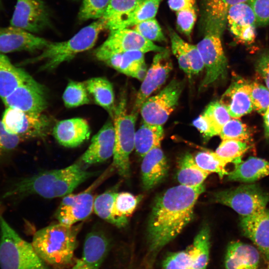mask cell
<instances>
[{
  "mask_svg": "<svg viewBox=\"0 0 269 269\" xmlns=\"http://www.w3.org/2000/svg\"><path fill=\"white\" fill-rule=\"evenodd\" d=\"M1 122L7 132L23 139L43 138L49 131L50 121L45 115L25 113L7 108Z\"/></svg>",
  "mask_w": 269,
  "mask_h": 269,
  "instance_id": "obj_12",
  "label": "cell"
},
{
  "mask_svg": "<svg viewBox=\"0 0 269 269\" xmlns=\"http://www.w3.org/2000/svg\"><path fill=\"white\" fill-rule=\"evenodd\" d=\"M227 25L239 42L249 45L254 42L257 26L256 19L247 2L235 4L229 9L227 16Z\"/></svg>",
  "mask_w": 269,
  "mask_h": 269,
  "instance_id": "obj_17",
  "label": "cell"
},
{
  "mask_svg": "<svg viewBox=\"0 0 269 269\" xmlns=\"http://www.w3.org/2000/svg\"><path fill=\"white\" fill-rule=\"evenodd\" d=\"M205 191L203 184L196 187H172L155 199L147 230L149 252H158L175 238L193 217L194 208Z\"/></svg>",
  "mask_w": 269,
  "mask_h": 269,
  "instance_id": "obj_1",
  "label": "cell"
},
{
  "mask_svg": "<svg viewBox=\"0 0 269 269\" xmlns=\"http://www.w3.org/2000/svg\"><path fill=\"white\" fill-rule=\"evenodd\" d=\"M164 136L162 126L144 123L135 132L134 148L141 157L160 145Z\"/></svg>",
  "mask_w": 269,
  "mask_h": 269,
  "instance_id": "obj_32",
  "label": "cell"
},
{
  "mask_svg": "<svg viewBox=\"0 0 269 269\" xmlns=\"http://www.w3.org/2000/svg\"><path fill=\"white\" fill-rule=\"evenodd\" d=\"M205 30L204 37L196 45L206 70L200 90L205 89L224 77L227 68V61L221 39L222 33L210 27H205Z\"/></svg>",
  "mask_w": 269,
  "mask_h": 269,
  "instance_id": "obj_8",
  "label": "cell"
},
{
  "mask_svg": "<svg viewBox=\"0 0 269 269\" xmlns=\"http://www.w3.org/2000/svg\"><path fill=\"white\" fill-rule=\"evenodd\" d=\"M202 114L210 125L214 135H219L223 127L231 119L227 109L218 101L210 103Z\"/></svg>",
  "mask_w": 269,
  "mask_h": 269,
  "instance_id": "obj_37",
  "label": "cell"
},
{
  "mask_svg": "<svg viewBox=\"0 0 269 269\" xmlns=\"http://www.w3.org/2000/svg\"><path fill=\"white\" fill-rule=\"evenodd\" d=\"M108 175L105 172L86 190L64 197L55 213L58 223L71 226L88 217L94 211L93 192Z\"/></svg>",
  "mask_w": 269,
  "mask_h": 269,
  "instance_id": "obj_11",
  "label": "cell"
},
{
  "mask_svg": "<svg viewBox=\"0 0 269 269\" xmlns=\"http://www.w3.org/2000/svg\"><path fill=\"white\" fill-rule=\"evenodd\" d=\"M195 7L176 12V22L181 31L187 36H190L196 20Z\"/></svg>",
  "mask_w": 269,
  "mask_h": 269,
  "instance_id": "obj_47",
  "label": "cell"
},
{
  "mask_svg": "<svg viewBox=\"0 0 269 269\" xmlns=\"http://www.w3.org/2000/svg\"><path fill=\"white\" fill-rule=\"evenodd\" d=\"M251 91V84L238 79L223 94L220 102L227 109L231 117L240 118L253 109Z\"/></svg>",
  "mask_w": 269,
  "mask_h": 269,
  "instance_id": "obj_21",
  "label": "cell"
},
{
  "mask_svg": "<svg viewBox=\"0 0 269 269\" xmlns=\"http://www.w3.org/2000/svg\"><path fill=\"white\" fill-rule=\"evenodd\" d=\"M194 159L201 168L210 174H218L220 178L229 173L226 168L229 163L219 157L215 152H199L195 155Z\"/></svg>",
  "mask_w": 269,
  "mask_h": 269,
  "instance_id": "obj_36",
  "label": "cell"
},
{
  "mask_svg": "<svg viewBox=\"0 0 269 269\" xmlns=\"http://www.w3.org/2000/svg\"><path fill=\"white\" fill-rule=\"evenodd\" d=\"M219 135L222 140L234 139L248 143L251 139L248 127L237 119L228 121L223 127Z\"/></svg>",
  "mask_w": 269,
  "mask_h": 269,
  "instance_id": "obj_40",
  "label": "cell"
},
{
  "mask_svg": "<svg viewBox=\"0 0 269 269\" xmlns=\"http://www.w3.org/2000/svg\"><path fill=\"white\" fill-rule=\"evenodd\" d=\"M162 0H143L127 20L124 28H129L142 21L154 18Z\"/></svg>",
  "mask_w": 269,
  "mask_h": 269,
  "instance_id": "obj_38",
  "label": "cell"
},
{
  "mask_svg": "<svg viewBox=\"0 0 269 269\" xmlns=\"http://www.w3.org/2000/svg\"><path fill=\"white\" fill-rule=\"evenodd\" d=\"M193 125L202 134L205 141L215 136L210 125L203 114L200 115L193 122Z\"/></svg>",
  "mask_w": 269,
  "mask_h": 269,
  "instance_id": "obj_50",
  "label": "cell"
},
{
  "mask_svg": "<svg viewBox=\"0 0 269 269\" xmlns=\"http://www.w3.org/2000/svg\"><path fill=\"white\" fill-rule=\"evenodd\" d=\"M172 68L168 50L154 56L137 93L133 111L137 113L143 103L165 83Z\"/></svg>",
  "mask_w": 269,
  "mask_h": 269,
  "instance_id": "obj_16",
  "label": "cell"
},
{
  "mask_svg": "<svg viewBox=\"0 0 269 269\" xmlns=\"http://www.w3.org/2000/svg\"><path fill=\"white\" fill-rule=\"evenodd\" d=\"M30 76L15 67L4 54L0 53V98L10 94Z\"/></svg>",
  "mask_w": 269,
  "mask_h": 269,
  "instance_id": "obj_29",
  "label": "cell"
},
{
  "mask_svg": "<svg viewBox=\"0 0 269 269\" xmlns=\"http://www.w3.org/2000/svg\"><path fill=\"white\" fill-rule=\"evenodd\" d=\"M169 8L176 12L195 7V0H168Z\"/></svg>",
  "mask_w": 269,
  "mask_h": 269,
  "instance_id": "obj_52",
  "label": "cell"
},
{
  "mask_svg": "<svg viewBox=\"0 0 269 269\" xmlns=\"http://www.w3.org/2000/svg\"><path fill=\"white\" fill-rule=\"evenodd\" d=\"M22 140L9 133L0 121V165L9 161Z\"/></svg>",
  "mask_w": 269,
  "mask_h": 269,
  "instance_id": "obj_41",
  "label": "cell"
},
{
  "mask_svg": "<svg viewBox=\"0 0 269 269\" xmlns=\"http://www.w3.org/2000/svg\"><path fill=\"white\" fill-rule=\"evenodd\" d=\"M98 173L84 169L79 163L61 169L42 171L15 181L7 189L3 197L20 199L30 195L47 199L64 197Z\"/></svg>",
  "mask_w": 269,
  "mask_h": 269,
  "instance_id": "obj_2",
  "label": "cell"
},
{
  "mask_svg": "<svg viewBox=\"0 0 269 269\" xmlns=\"http://www.w3.org/2000/svg\"><path fill=\"white\" fill-rule=\"evenodd\" d=\"M213 196L216 202L230 207L241 217L266 208L269 201V194L255 184H244L217 192Z\"/></svg>",
  "mask_w": 269,
  "mask_h": 269,
  "instance_id": "obj_7",
  "label": "cell"
},
{
  "mask_svg": "<svg viewBox=\"0 0 269 269\" xmlns=\"http://www.w3.org/2000/svg\"><path fill=\"white\" fill-rule=\"evenodd\" d=\"M269 175V162L262 158L250 157L235 166L227 178L231 181L253 183Z\"/></svg>",
  "mask_w": 269,
  "mask_h": 269,
  "instance_id": "obj_26",
  "label": "cell"
},
{
  "mask_svg": "<svg viewBox=\"0 0 269 269\" xmlns=\"http://www.w3.org/2000/svg\"><path fill=\"white\" fill-rule=\"evenodd\" d=\"M257 68L269 90V52H264L260 57Z\"/></svg>",
  "mask_w": 269,
  "mask_h": 269,
  "instance_id": "obj_51",
  "label": "cell"
},
{
  "mask_svg": "<svg viewBox=\"0 0 269 269\" xmlns=\"http://www.w3.org/2000/svg\"><path fill=\"white\" fill-rule=\"evenodd\" d=\"M96 50L107 52H125L130 51L162 52L164 48L155 44L134 29L124 28L110 31L105 41Z\"/></svg>",
  "mask_w": 269,
  "mask_h": 269,
  "instance_id": "obj_15",
  "label": "cell"
},
{
  "mask_svg": "<svg viewBox=\"0 0 269 269\" xmlns=\"http://www.w3.org/2000/svg\"><path fill=\"white\" fill-rule=\"evenodd\" d=\"M1 0H0V8H1Z\"/></svg>",
  "mask_w": 269,
  "mask_h": 269,
  "instance_id": "obj_55",
  "label": "cell"
},
{
  "mask_svg": "<svg viewBox=\"0 0 269 269\" xmlns=\"http://www.w3.org/2000/svg\"><path fill=\"white\" fill-rule=\"evenodd\" d=\"M209 174L197 164L190 153H185L179 159L176 176L180 185L198 186L203 184Z\"/></svg>",
  "mask_w": 269,
  "mask_h": 269,
  "instance_id": "obj_31",
  "label": "cell"
},
{
  "mask_svg": "<svg viewBox=\"0 0 269 269\" xmlns=\"http://www.w3.org/2000/svg\"><path fill=\"white\" fill-rule=\"evenodd\" d=\"M110 248L108 237L102 231H92L86 236L81 259L94 269H99Z\"/></svg>",
  "mask_w": 269,
  "mask_h": 269,
  "instance_id": "obj_25",
  "label": "cell"
},
{
  "mask_svg": "<svg viewBox=\"0 0 269 269\" xmlns=\"http://www.w3.org/2000/svg\"><path fill=\"white\" fill-rule=\"evenodd\" d=\"M267 269H269V265L268 266V268H267Z\"/></svg>",
  "mask_w": 269,
  "mask_h": 269,
  "instance_id": "obj_56",
  "label": "cell"
},
{
  "mask_svg": "<svg viewBox=\"0 0 269 269\" xmlns=\"http://www.w3.org/2000/svg\"><path fill=\"white\" fill-rule=\"evenodd\" d=\"M115 140L114 125L108 121L92 137L90 145L81 157V161L90 165L106 161L113 156Z\"/></svg>",
  "mask_w": 269,
  "mask_h": 269,
  "instance_id": "obj_20",
  "label": "cell"
},
{
  "mask_svg": "<svg viewBox=\"0 0 269 269\" xmlns=\"http://www.w3.org/2000/svg\"><path fill=\"white\" fill-rule=\"evenodd\" d=\"M248 142L234 140L223 139L215 153L220 158L235 166L241 163L242 157L249 149Z\"/></svg>",
  "mask_w": 269,
  "mask_h": 269,
  "instance_id": "obj_34",
  "label": "cell"
},
{
  "mask_svg": "<svg viewBox=\"0 0 269 269\" xmlns=\"http://www.w3.org/2000/svg\"><path fill=\"white\" fill-rule=\"evenodd\" d=\"M53 135L58 142L66 147H77L88 140L91 130L86 120L74 118L58 122L52 130Z\"/></svg>",
  "mask_w": 269,
  "mask_h": 269,
  "instance_id": "obj_22",
  "label": "cell"
},
{
  "mask_svg": "<svg viewBox=\"0 0 269 269\" xmlns=\"http://www.w3.org/2000/svg\"><path fill=\"white\" fill-rule=\"evenodd\" d=\"M240 227L244 235L269 261V210L265 208L253 215L241 217Z\"/></svg>",
  "mask_w": 269,
  "mask_h": 269,
  "instance_id": "obj_19",
  "label": "cell"
},
{
  "mask_svg": "<svg viewBox=\"0 0 269 269\" xmlns=\"http://www.w3.org/2000/svg\"><path fill=\"white\" fill-rule=\"evenodd\" d=\"M144 64V53L139 51H130L122 53L118 71L134 77L136 72Z\"/></svg>",
  "mask_w": 269,
  "mask_h": 269,
  "instance_id": "obj_42",
  "label": "cell"
},
{
  "mask_svg": "<svg viewBox=\"0 0 269 269\" xmlns=\"http://www.w3.org/2000/svg\"><path fill=\"white\" fill-rule=\"evenodd\" d=\"M10 24L37 33L50 26V14L43 0H16Z\"/></svg>",
  "mask_w": 269,
  "mask_h": 269,
  "instance_id": "obj_14",
  "label": "cell"
},
{
  "mask_svg": "<svg viewBox=\"0 0 269 269\" xmlns=\"http://www.w3.org/2000/svg\"><path fill=\"white\" fill-rule=\"evenodd\" d=\"M117 192L107 191L95 198L94 211L101 219L114 225L113 208Z\"/></svg>",
  "mask_w": 269,
  "mask_h": 269,
  "instance_id": "obj_39",
  "label": "cell"
},
{
  "mask_svg": "<svg viewBox=\"0 0 269 269\" xmlns=\"http://www.w3.org/2000/svg\"><path fill=\"white\" fill-rule=\"evenodd\" d=\"M169 32L172 51L178 60L180 68L191 78L192 73L183 46V40L172 29L169 28Z\"/></svg>",
  "mask_w": 269,
  "mask_h": 269,
  "instance_id": "obj_45",
  "label": "cell"
},
{
  "mask_svg": "<svg viewBox=\"0 0 269 269\" xmlns=\"http://www.w3.org/2000/svg\"><path fill=\"white\" fill-rule=\"evenodd\" d=\"M251 97L253 109L264 115L269 107V90L258 83L251 84Z\"/></svg>",
  "mask_w": 269,
  "mask_h": 269,
  "instance_id": "obj_46",
  "label": "cell"
},
{
  "mask_svg": "<svg viewBox=\"0 0 269 269\" xmlns=\"http://www.w3.org/2000/svg\"><path fill=\"white\" fill-rule=\"evenodd\" d=\"M111 0H83L79 13L78 18L81 21L102 18Z\"/></svg>",
  "mask_w": 269,
  "mask_h": 269,
  "instance_id": "obj_43",
  "label": "cell"
},
{
  "mask_svg": "<svg viewBox=\"0 0 269 269\" xmlns=\"http://www.w3.org/2000/svg\"><path fill=\"white\" fill-rule=\"evenodd\" d=\"M183 46L191 68L192 75L199 74L204 69V65L197 46L189 44L184 40Z\"/></svg>",
  "mask_w": 269,
  "mask_h": 269,
  "instance_id": "obj_49",
  "label": "cell"
},
{
  "mask_svg": "<svg viewBox=\"0 0 269 269\" xmlns=\"http://www.w3.org/2000/svg\"><path fill=\"white\" fill-rule=\"evenodd\" d=\"M184 87L183 81L173 79L157 95L147 98L139 109L143 122L164 124L177 106Z\"/></svg>",
  "mask_w": 269,
  "mask_h": 269,
  "instance_id": "obj_10",
  "label": "cell"
},
{
  "mask_svg": "<svg viewBox=\"0 0 269 269\" xmlns=\"http://www.w3.org/2000/svg\"><path fill=\"white\" fill-rule=\"evenodd\" d=\"M263 115L265 135L269 137V107Z\"/></svg>",
  "mask_w": 269,
  "mask_h": 269,
  "instance_id": "obj_53",
  "label": "cell"
},
{
  "mask_svg": "<svg viewBox=\"0 0 269 269\" xmlns=\"http://www.w3.org/2000/svg\"><path fill=\"white\" fill-rule=\"evenodd\" d=\"M84 83L96 104L106 110L113 118L116 106L112 83L104 77L92 78Z\"/></svg>",
  "mask_w": 269,
  "mask_h": 269,
  "instance_id": "obj_28",
  "label": "cell"
},
{
  "mask_svg": "<svg viewBox=\"0 0 269 269\" xmlns=\"http://www.w3.org/2000/svg\"><path fill=\"white\" fill-rule=\"evenodd\" d=\"M253 10L258 26L269 25V0H248Z\"/></svg>",
  "mask_w": 269,
  "mask_h": 269,
  "instance_id": "obj_48",
  "label": "cell"
},
{
  "mask_svg": "<svg viewBox=\"0 0 269 269\" xmlns=\"http://www.w3.org/2000/svg\"><path fill=\"white\" fill-rule=\"evenodd\" d=\"M258 249L240 241L231 242L225 258V269H259L260 262Z\"/></svg>",
  "mask_w": 269,
  "mask_h": 269,
  "instance_id": "obj_24",
  "label": "cell"
},
{
  "mask_svg": "<svg viewBox=\"0 0 269 269\" xmlns=\"http://www.w3.org/2000/svg\"><path fill=\"white\" fill-rule=\"evenodd\" d=\"M210 249V230L205 226L197 233L191 245L185 250L166 256L162 262V269H206Z\"/></svg>",
  "mask_w": 269,
  "mask_h": 269,
  "instance_id": "obj_9",
  "label": "cell"
},
{
  "mask_svg": "<svg viewBox=\"0 0 269 269\" xmlns=\"http://www.w3.org/2000/svg\"><path fill=\"white\" fill-rule=\"evenodd\" d=\"M70 269H94L85 263L81 259L78 260Z\"/></svg>",
  "mask_w": 269,
  "mask_h": 269,
  "instance_id": "obj_54",
  "label": "cell"
},
{
  "mask_svg": "<svg viewBox=\"0 0 269 269\" xmlns=\"http://www.w3.org/2000/svg\"><path fill=\"white\" fill-rule=\"evenodd\" d=\"M51 42L20 28L0 27V53L43 50Z\"/></svg>",
  "mask_w": 269,
  "mask_h": 269,
  "instance_id": "obj_18",
  "label": "cell"
},
{
  "mask_svg": "<svg viewBox=\"0 0 269 269\" xmlns=\"http://www.w3.org/2000/svg\"><path fill=\"white\" fill-rule=\"evenodd\" d=\"M133 29L152 42L166 41L161 28L155 18L136 24L134 26Z\"/></svg>",
  "mask_w": 269,
  "mask_h": 269,
  "instance_id": "obj_44",
  "label": "cell"
},
{
  "mask_svg": "<svg viewBox=\"0 0 269 269\" xmlns=\"http://www.w3.org/2000/svg\"><path fill=\"white\" fill-rule=\"evenodd\" d=\"M248 0H205V27L215 28L223 32L227 25L229 9Z\"/></svg>",
  "mask_w": 269,
  "mask_h": 269,
  "instance_id": "obj_30",
  "label": "cell"
},
{
  "mask_svg": "<svg viewBox=\"0 0 269 269\" xmlns=\"http://www.w3.org/2000/svg\"><path fill=\"white\" fill-rule=\"evenodd\" d=\"M126 100L122 99L115 107L113 117L115 130V149L113 167L119 174L127 177L130 175V155L134 148L135 125L137 113L128 114Z\"/></svg>",
  "mask_w": 269,
  "mask_h": 269,
  "instance_id": "obj_6",
  "label": "cell"
},
{
  "mask_svg": "<svg viewBox=\"0 0 269 269\" xmlns=\"http://www.w3.org/2000/svg\"><path fill=\"white\" fill-rule=\"evenodd\" d=\"M142 158L141 164L142 185L145 189L149 190L166 177L168 164L160 144L151 149Z\"/></svg>",
  "mask_w": 269,
  "mask_h": 269,
  "instance_id": "obj_23",
  "label": "cell"
},
{
  "mask_svg": "<svg viewBox=\"0 0 269 269\" xmlns=\"http://www.w3.org/2000/svg\"><path fill=\"white\" fill-rule=\"evenodd\" d=\"M2 100L7 108L35 115L47 106L44 88L31 76Z\"/></svg>",
  "mask_w": 269,
  "mask_h": 269,
  "instance_id": "obj_13",
  "label": "cell"
},
{
  "mask_svg": "<svg viewBox=\"0 0 269 269\" xmlns=\"http://www.w3.org/2000/svg\"><path fill=\"white\" fill-rule=\"evenodd\" d=\"M141 199V195L135 196L126 192H117L113 208L114 225L119 228L126 226L128 218L133 214Z\"/></svg>",
  "mask_w": 269,
  "mask_h": 269,
  "instance_id": "obj_33",
  "label": "cell"
},
{
  "mask_svg": "<svg viewBox=\"0 0 269 269\" xmlns=\"http://www.w3.org/2000/svg\"><path fill=\"white\" fill-rule=\"evenodd\" d=\"M1 269H48L31 243L23 240L0 215Z\"/></svg>",
  "mask_w": 269,
  "mask_h": 269,
  "instance_id": "obj_5",
  "label": "cell"
},
{
  "mask_svg": "<svg viewBox=\"0 0 269 269\" xmlns=\"http://www.w3.org/2000/svg\"><path fill=\"white\" fill-rule=\"evenodd\" d=\"M63 100L68 108L88 104L90 102L89 94L84 82L70 80L64 91Z\"/></svg>",
  "mask_w": 269,
  "mask_h": 269,
  "instance_id": "obj_35",
  "label": "cell"
},
{
  "mask_svg": "<svg viewBox=\"0 0 269 269\" xmlns=\"http://www.w3.org/2000/svg\"><path fill=\"white\" fill-rule=\"evenodd\" d=\"M107 29V21L103 18L98 19L82 28L69 40L51 42L40 54L24 61L23 63L26 64L43 61L44 63L40 70L42 71H52L62 63L73 59L78 53L92 48L100 33Z\"/></svg>",
  "mask_w": 269,
  "mask_h": 269,
  "instance_id": "obj_4",
  "label": "cell"
},
{
  "mask_svg": "<svg viewBox=\"0 0 269 269\" xmlns=\"http://www.w3.org/2000/svg\"><path fill=\"white\" fill-rule=\"evenodd\" d=\"M81 225L66 226L60 223L36 231L32 245L39 257L46 264L61 268L72 261Z\"/></svg>",
  "mask_w": 269,
  "mask_h": 269,
  "instance_id": "obj_3",
  "label": "cell"
},
{
  "mask_svg": "<svg viewBox=\"0 0 269 269\" xmlns=\"http://www.w3.org/2000/svg\"><path fill=\"white\" fill-rule=\"evenodd\" d=\"M143 0H111L102 18L110 31L123 28L127 20Z\"/></svg>",
  "mask_w": 269,
  "mask_h": 269,
  "instance_id": "obj_27",
  "label": "cell"
}]
</instances>
